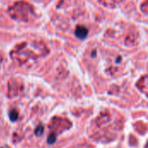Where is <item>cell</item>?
I'll list each match as a JSON object with an SVG mask.
<instances>
[{
  "mask_svg": "<svg viewBox=\"0 0 148 148\" xmlns=\"http://www.w3.org/2000/svg\"><path fill=\"white\" fill-rule=\"evenodd\" d=\"M22 88L23 86L21 82H18L17 80H11L10 82H9V96L14 97L19 95V93L22 91Z\"/></svg>",
  "mask_w": 148,
  "mask_h": 148,
  "instance_id": "5",
  "label": "cell"
},
{
  "mask_svg": "<svg viewBox=\"0 0 148 148\" xmlns=\"http://www.w3.org/2000/svg\"><path fill=\"white\" fill-rule=\"evenodd\" d=\"M71 127H72V123L67 118L61 117V116H55L54 118H52V120L49 124V131H51V133L49 135L48 142L49 144L54 143L56 141L57 134H60L65 132L66 130H69Z\"/></svg>",
  "mask_w": 148,
  "mask_h": 148,
  "instance_id": "3",
  "label": "cell"
},
{
  "mask_svg": "<svg viewBox=\"0 0 148 148\" xmlns=\"http://www.w3.org/2000/svg\"><path fill=\"white\" fill-rule=\"evenodd\" d=\"M121 0H99V2H101L103 5L105 6H115L117 5Z\"/></svg>",
  "mask_w": 148,
  "mask_h": 148,
  "instance_id": "7",
  "label": "cell"
},
{
  "mask_svg": "<svg viewBox=\"0 0 148 148\" xmlns=\"http://www.w3.org/2000/svg\"><path fill=\"white\" fill-rule=\"evenodd\" d=\"M2 61H3V57H2V56L0 55V65H1V63H2Z\"/></svg>",
  "mask_w": 148,
  "mask_h": 148,
  "instance_id": "10",
  "label": "cell"
},
{
  "mask_svg": "<svg viewBox=\"0 0 148 148\" xmlns=\"http://www.w3.org/2000/svg\"><path fill=\"white\" fill-rule=\"evenodd\" d=\"M9 13L10 16L20 22H27L30 16L33 14L32 6L23 1L16 2L12 6L9 8Z\"/></svg>",
  "mask_w": 148,
  "mask_h": 148,
  "instance_id": "4",
  "label": "cell"
},
{
  "mask_svg": "<svg viewBox=\"0 0 148 148\" xmlns=\"http://www.w3.org/2000/svg\"><path fill=\"white\" fill-rule=\"evenodd\" d=\"M75 36L80 38V39H84L86 38V36H88V29L85 27V26H82V25H79L76 27L75 29Z\"/></svg>",
  "mask_w": 148,
  "mask_h": 148,
  "instance_id": "6",
  "label": "cell"
},
{
  "mask_svg": "<svg viewBox=\"0 0 148 148\" xmlns=\"http://www.w3.org/2000/svg\"><path fill=\"white\" fill-rule=\"evenodd\" d=\"M10 117L12 121H16L17 119V113L15 111V110H12L10 113Z\"/></svg>",
  "mask_w": 148,
  "mask_h": 148,
  "instance_id": "9",
  "label": "cell"
},
{
  "mask_svg": "<svg viewBox=\"0 0 148 148\" xmlns=\"http://www.w3.org/2000/svg\"><path fill=\"white\" fill-rule=\"evenodd\" d=\"M124 120L114 111H102L93 121L91 136L98 141L109 142L117 138L123 129Z\"/></svg>",
  "mask_w": 148,
  "mask_h": 148,
  "instance_id": "1",
  "label": "cell"
},
{
  "mask_svg": "<svg viewBox=\"0 0 148 148\" xmlns=\"http://www.w3.org/2000/svg\"><path fill=\"white\" fill-rule=\"evenodd\" d=\"M49 53L48 48L42 42H23L11 51V58L19 64L36 60Z\"/></svg>",
  "mask_w": 148,
  "mask_h": 148,
  "instance_id": "2",
  "label": "cell"
},
{
  "mask_svg": "<svg viewBox=\"0 0 148 148\" xmlns=\"http://www.w3.org/2000/svg\"><path fill=\"white\" fill-rule=\"evenodd\" d=\"M140 82H141V87H139V88L143 91L146 95H147V75H144L143 78H141L140 81Z\"/></svg>",
  "mask_w": 148,
  "mask_h": 148,
  "instance_id": "8",
  "label": "cell"
}]
</instances>
